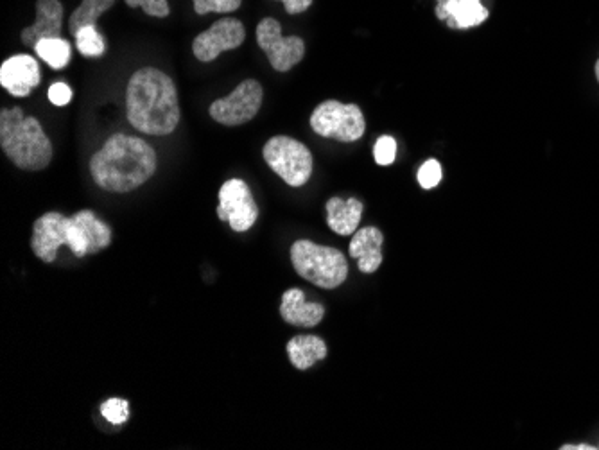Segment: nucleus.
I'll return each instance as SVG.
<instances>
[{
	"mask_svg": "<svg viewBox=\"0 0 599 450\" xmlns=\"http://www.w3.org/2000/svg\"><path fill=\"white\" fill-rule=\"evenodd\" d=\"M126 110L135 130L155 137L173 133L180 122V104L173 79L153 67L137 70L126 90Z\"/></svg>",
	"mask_w": 599,
	"mask_h": 450,
	"instance_id": "obj_1",
	"label": "nucleus"
},
{
	"mask_svg": "<svg viewBox=\"0 0 599 450\" xmlns=\"http://www.w3.org/2000/svg\"><path fill=\"white\" fill-rule=\"evenodd\" d=\"M157 171V151L146 140L115 133L90 160V174L105 191H135Z\"/></svg>",
	"mask_w": 599,
	"mask_h": 450,
	"instance_id": "obj_2",
	"label": "nucleus"
},
{
	"mask_svg": "<svg viewBox=\"0 0 599 450\" xmlns=\"http://www.w3.org/2000/svg\"><path fill=\"white\" fill-rule=\"evenodd\" d=\"M0 148L18 169L42 171L53 160V144L35 117L22 108L0 112Z\"/></svg>",
	"mask_w": 599,
	"mask_h": 450,
	"instance_id": "obj_3",
	"label": "nucleus"
},
{
	"mask_svg": "<svg viewBox=\"0 0 599 450\" xmlns=\"http://www.w3.org/2000/svg\"><path fill=\"white\" fill-rule=\"evenodd\" d=\"M291 262L300 277L322 289H336L348 275L345 255L336 248L320 246L313 241H296L291 246Z\"/></svg>",
	"mask_w": 599,
	"mask_h": 450,
	"instance_id": "obj_4",
	"label": "nucleus"
},
{
	"mask_svg": "<svg viewBox=\"0 0 599 450\" xmlns=\"http://www.w3.org/2000/svg\"><path fill=\"white\" fill-rule=\"evenodd\" d=\"M264 160L287 185L302 187L313 174V155L302 142L278 135L266 142Z\"/></svg>",
	"mask_w": 599,
	"mask_h": 450,
	"instance_id": "obj_5",
	"label": "nucleus"
},
{
	"mask_svg": "<svg viewBox=\"0 0 599 450\" xmlns=\"http://www.w3.org/2000/svg\"><path fill=\"white\" fill-rule=\"evenodd\" d=\"M311 128L316 135L339 142H356L365 135L366 122L356 104L325 101L311 115Z\"/></svg>",
	"mask_w": 599,
	"mask_h": 450,
	"instance_id": "obj_6",
	"label": "nucleus"
},
{
	"mask_svg": "<svg viewBox=\"0 0 599 450\" xmlns=\"http://www.w3.org/2000/svg\"><path fill=\"white\" fill-rule=\"evenodd\" d=\"M264 90L259 81L246 79L228 97L210 104V117L225 126H241L252 121L261 110Z\"/></svg>",
	"mask_w": 599,
	"mask_h": 450,
	"instance_id": "obj_7",
	"label": "nucleus"
},
{
	"mask_svg": "<svg viewBox=\"0 0 599 450\" xmlns=\"http://www.w3.org/2000/svg\"><path fill=\"white\" fill-rule=\"evenodd\" d=\"M257 44L278 72H287L304 60V40L300 36H282V27L275 18L261 20L257 26Z\"/></svg>",
	"mask_w": 599,
	"mask_h": 450,
	"instance_id": "obj_8",
	"label": "nucleus"
},
{
	"mask_svg": "<svg viewBox=\"0 0 599 450\" xmlns=\"http://www.w3.org/2000/svg\"><path fill=\"white\" fill-rule=\"evenodd\" d=\"M218 216L221 221H228L234 232H246L255 225L259 207L246 182L232 178L223 183V187L219 189Z\"/></svg>",
	"mask_w": 599,
	"mask_h": 450,
	"instance_id": "obj_9",
	"label": "nucleus"
},
{
	"mask_svg": "<svg viewBox=\"0 0 599 450\" xmlns=\"http://www.w3.org/2000/svg\"><path fill=\"white\" fill-rule=\"evenodd\" d=\"M69 250L83 259L106 250L112 243V228L103 223L92 210H79L69 217Z\"/></svg>",
	"mask_w": 599,
	"mask_h": 450,
	"instance_id": "obj_10",
	"label": "nucleus"
},
{
	"mask_svg": "<svg viewBox=\"0 0 599 450\" xmlns=\"http://www.w3.org/2000/svg\"><path fill=\"white\" fill-rule=\"evenodd\" d=\"M246 31L237 18H221L216 24L194 38L192 52L200 61L218 60L219 54L241 47Z\"/></svg>",
	"mask_w": 599,
	"mask_h": 450,
	"instance_id": "obj_11",
	"label": "nucleus"
},
{
	"mask_svg": "<svg viewBox=\"0 0 599 450\" xmlns=\"http://www.w3.org/2000/svg\"><path fill=\"white\" fill-rule=\"evenodd\" d=\"M69 243V217L60 212H47L36 219L31 248L38 259L51 264L56 260L61 246L69 248Z\"/></svg>",
	"mask_w": 599,
	"mask_h": 450,
	"instance_id": "obj_12",
	"label": "nucleus"
},
{
	"mask_svg": "<svg viewBox=\"0 0 599 450\" xmlns=\"http://www.w3.org/2000/svg\"><path fill=\"white\" fill-rule=\"evenodd\" d=\"M42 83L40 63L29 54L11 56L0 67V85L11 96L26 97Z\"/></svg>",
	"mask_w": 599,
	"mask_h": 450,
	"instance_id": "obj_13",
	"label": "nucleus"
},
{
	"mask_svg": "<svg viewBox=\"0 0 599 450\" xmlns=\"http://www.w3.org/2000/svg\"><path fill=\"white\" fill-rule=\"evenodd\" d=\"M436 17L451 29H470L487 22L488 9L481 0H436Z\"/></svg>",
	"mask_w": 599,
	"mask_h": 450,
	"instance_id": "obj_14",
	"label": "nucleus"
},
{
	"mask_svg": "<svg viewBox=\"0 0 599 450\" xmlns=\"http://www.w3.org/2000/svg\"><path fill=\"white\" fill-rule=\"evenodd\" d=\"M63 6L60 0H36V22L22 31V42L35 47L44 38H60Z\"/></svg>",
	"mask_w": 599,
	"mask_h": 450,
	"instance_id": "obj_15",
	"label": "nucleus"
},
{
	"mask_svg": "<svg viewBox=\"0 0 599 450\" xmlns=\"http://www.w3.org/2000/svg\"><path fill=\"white\" fill-rule=\"evenodd\" d=\"M280 316L289 325L311 329L323 320L325 307L322 303L307 302L304 291L298 289V287H293V289H287L286 293L282 295Z\"/></svg>",
	"mask_w": 599,
	"mask_h": 450,
	"instance_id": "obj_16",
	"label": "nucleus"
},
{
	"mask_svg": "<svg viewBox=\"0 0 599 450\" xmlns=\"http://www.w3.org/2000/svg\"><path fill=\"white\" fill-rule=\"evenodd\" d=\"M382 244L384 235L379 228L366 226L357 230L350 241L348 253L352 259L357 260L359 271L370 275L379 269L382 264Z\"/></svg>",
	"mask_w": 599,
	"mask_h": 450,
	"instance_id": "obj_17",
	"label": "nucleus"
},
{
	"mask_svg": "<svg viewBox=\"0 0 599 450\" xmlns=\"http://www.w3.org/2000/svg\"><path fill=\"white\" fill-rule=\"evenodd\" d=\"M363 208V203L356 198H330L327 201V225L338 235H354L359 230Z\"/></svg>",
	"mask_w": 599,
	"mask_h": 450,
	"instance_id": "obj_18",
	"label": "nucleus"
},
{
	"mask_svg": "<svg viewBox=\"0 0 599 450\" xmlns=\"http://www.w3.org/2000/svg\"><path fill=\"white\" fill-rule=\"evenodd\" d=\"M329 354L327 343L318 336H296L287 343V355L296 370H309Z\"/></svg>",
	"mask_w": 599,
	"mask_h": 450,
	"instance_id": "obj_19",
	"label": "nucleus"
},
{
	"mask_svg": "<svg viewBox=\"0 0 599 450\" xmlns=\"http://www.w3.org/2000/svg\"><path fill=\"white\" fill-rule=\"evenodd\" d=\"M36 54L40 60H44L51 69H65L70 63L72 47L63 38H44L35 45Z\"/></svg>",
	"mask_w": 599,
	"mask_h": 450,
	"instance_id": "obj_20",
	"label": "nucleus"
},
{
	"mask_svg": "<svg viewBox=\"0 0 599 450\" xmlns=\"http://www.w3.org/2000/svg\"><path fill=\"white\" fill-rule=\"evenodd\" d=\"M115 0H83L72 15H70L69 29L72 35H76L81 27L97 26L99 17L113 8Z\"/></svg>",
	"mask_w": 599,
	"mask_h": 450,
	"instance_id": "obj_21",
	"label": "nucleus"
},
{
	"mask_svg": "<svg viewBox=\"0 0 599 450\" xmlns=\"http://www.w3.org/2000/svg\"><path fill=\"white\" fill-rule=\"evenodd\" d=\"M76 38V47L78 51L87 56V58H99L105 54V40L101 33L97 31V26H85L79 29L74 35Z\"/></svg>",
	"mask_w": 599,
	"mask_h": 450,
	"instance_id": "obj_22",
	"label": "nucleus"
},
{
	"mask_svg": "<svg viewBox=\"0 0 599 450\" xmlns=\"http://www.w3.org/2000/svg\"><path fill=\"white\" fill-rule=\"evenodd\" d=\"M101 415L113 425H122L130 418V406L122 399H110L101 404Z\"/></svg>",
	"mask_w": 599,
	"mask_h": 450,
	"instance_id": "obj_23",
	"label": "nucleus"
},
{
	"mask_svg": "<svg viewBox=\"0 0 599 450\" xmlns=\"http://www.w3.org/2000/svg\"><path fill=\"white\" fill-rule=\"evenodd\" d=\"M194 2V11L198 15H207V13H232L241 8L243 0H192Z\"/></svg>",
	"mask_w": 599,
	"mask_h": 450,
	"instance_id": "obj_24",
	"label": "nucleus"
},
{
	"mask_svg": "<svg viewBox=\"0 0 599 450\" xmlns=\"http://www.w3.org/2000/svg\"><path fill=\"white\" fill-rule=\"evenodd\" d=\"M442 165L435 158H431V160H427L422 164V167L418 169V183H420V187L422 189H435L438 183L442 182Z\"/></svg>",
	"mask_w": 599,
	"mask_h": 450,
	"instance_id": "obj_25",
	"label": "nucleus"
},
{
	"mask_svg": "<svg viewBox=\"0 0 599 450\" xmlns=\"http://www.w3.org/2000/svg\"><path fill=\"white\" fill-rule=\"evenodd\" d=\"M395 156H397V140L393 139V137L384 135V137L375 142L374 158L377 164L391 165L395 162Z\"/></svg>",
	"mask_w": 599,
	"mask_h": 450,
	"instance_id": "obj_26",
	"label": "nucleus"
},
{
	"mask_svg": "<svg viewBox=\"0 0 599 450\" xmlns=\"http://www.w3.org/2000/svg\"><path fill=\"white\" fill-rule=\"evenodd\" d=\"M130 8H142L149 17H169L171 8L167 0H124Z\"/></svg>",
	"mask_w": 599,
	"mask_h": 450,
	"instance_id": "obj_27",
	"label": "nucleus"
},
{
	"mask_svg": "<svg viewBox=\"0 0 599 450\" xmlns=\"http://www.w3.org/2000/svg\"><path fill=\"white\" fill-rule=\"evenodd\" d=\"M70 99H72V88L67 85V83H54L49 88V101L54 104V106H67L70 103Z\"/></svg>",
	"mask_w": 599,
	"mask_h": 450,
	"instance_id": "obj_28",
	"label": "nucleus"
},
{
	"mask_svg": "<svg viewBox=\"0 0 599 450\" xmlns=\"http://www.w3.org/2000/svg\"><path fill=\"white\" fill-rule=\"evenodd\" d=\"M284 2L286 11L289 15H298V13H304L307 9L313 6V0H280Z\"/></svg>",
	"mask_w": 599,
	"mask_h": 450,
	"instance_id": "obj_29",
	"label": "nucleus"
},
{
	"mask_svg": "<svg viewBox=\"0 0 599 450\" xmlns=\"http://www.w3.org/2000/svg\"><path fill=\"white\" fill-rule=\"evenodd\" d=\"M562 450H594L598 447H592V445H585V443H578V445H562Z\"/></svg>",
	"mask_w": 599,
	"mask_h": 450,
	"instance_id": "obj_30",
	"label": "nucleus"
},
{
	"mask_svg": "<svg viewBox=\"0 0 599 450\" xmlns=\"http://www.w3.org/2000/svg\"><path fill=\"white\" fill-rule=\"evenodd\" d=\"M596 79H598V83H599V60H598V63H596Z\"/></svg>",
	"mask_w": 599,
	"mask_h": 450,
	"instance_id": "obj_31",
	"label": "nucleus"
},
{
	"mask_svg": "<svg viewBox=\"0 0 599 450\" xmlns=\"http://www.w3.org/2000/svg\"><path fill=\"white\" fill-rule=\"evenodd\" d=\"M598 449H599V447H598Z\"/></svg>",
	"mask_w": 599,
	"mask_h": 450,
	"instance_id": "obj_32",
	"label": "nucleus"
}]
</instances>
